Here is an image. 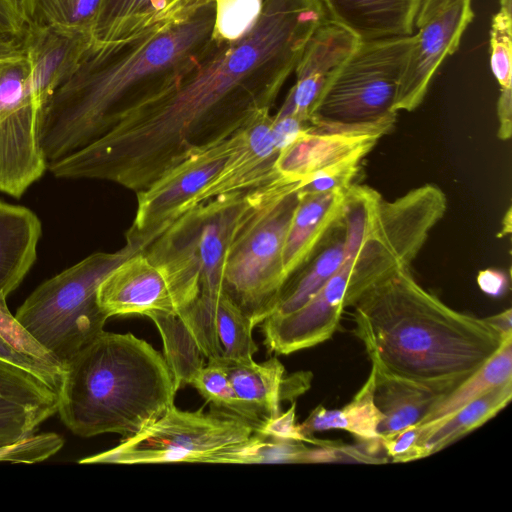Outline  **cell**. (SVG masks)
Segmentation results:
<instances>
[{
  "label": "cell",
  "mask_w": 512,
  "mask_h": 512,
  "mask_svg": "<svg viewBox=\"0 0 512 512\" xmlns=\"http://www.w3.org/2000/svg\"><path fill=\"white\" fill-rule=\"evenodd\" d=\"M254 429L216 409L182 411L173 405L157 421L116 447L86 457L82 464L214 463L227 447L247 440Z\"/></svg>",
  "instance_id": "cell-11"
},
{
  "label": "cell",
  "mask_w": 512,
  "mask_h": 512,
  "mask_svg": "<svg viewBox=\"0 0 512 512\" xmlns=\"http://www.w3.org/2000/svg\"><path fill=\"white\" fill-rule=\"evenodd\" d=\"M472 0H421L415 42L402 74L394 110L413 111L424 100L443 61L457 51L474 19Z\"/></svg>",
  "instance_id": "cell-14"
},
{
  "label": "cell",
  "mask_w": 512,
  "mask_h": 512,
  "mask_svg": "<svg viewBox=\"0 0 512 512\" xmlns=\"http://www.w3.org/2000/svg\"><path fill=\"white\" fill-rule=\"evenodd\" d=\"M173 375L151 344L101 331L64 365L58 413L75 435H136L174 405Z\"/></svg>",
  "instance_id": "cell-4"
},
{
  "label": "cell",
  "mask_w": 512,
  "mask_h": 512,
  "mask_svg": "<svg viewBox=\"0 0 512 512\" xmlns=\"http://www.w3.org/2000/svg\"><path fill=\"white\" fill-rule=\"evenodd\" d=\"M39 114L21 40L0 41V192L20 198L48 170Z\"/></svg>",
  "instance_id": "cell-12"
},
{
  "label": "cell",
  "mask_w": 512,
  "mask_h": 512,
  "mask_svg": "<svg viewBox=\"0 0 512 512\" xmlns=\"http://www.w3.org/2000/svg\"><path fill=\"white\" fill-rule=\"evenodd\" d=\"M374 392L375 373L371 369L366 382L349 403L340 409H327L321 405L316 407L299 424L301 432L313 438L315 432L341 429L352 434L371 453L378 455L382 448L378 427L383 416L375 403Z\"/></svg>",
  "instance_id": "cell-26"
},
{
  "label": "cell",
  "mask_w": 512,
  "mask_h": 512,
  "mask_svg": "<svg viewBox=\"0 0 512 512\" xmlns=\"http://www.w3.org/2000/svg\"><path fill=\"white\" fill-rule=\"evenodd\" d=\"M374 373V400L383 416L378 427L380 436L421 424L446 395L418 384Z\"/></svg>",
  "instance_id": "cell-27"
},
{
  "label": "cell",
  "mask_w": 512,
  "mask_h": 512,
  "mask_svg": "<svg viewBox=\"0 0 512 512\" xmlns=\"http://www.w3.org/2000/svg\"><path fill=\"white\" fill-rule=\"evenodd\" d=\"M503 229L501 234H509L511 232V208L508 209L504 219H503Z\"/></svg>",
  "instance_id": "cell-44"
},
{
  "label": "cell",
  "mask_w": 512,
  "mask_h": 512,
  "mask_svg": "<svg viewBox=\"0 0 512 512\" xmlns=\"http://www.w3.org/2000/svg\"><path fill=\"white\" fill-rule=\"evenodd\" d=\"M138 248L96 252L40 284L16 312L22 327L65 365L92 341L108 319L97 292L104 278Z\"/></svg>",
  "instance_id": "cell-7"
},
{
  "label": "cell",
  "mask_w": 512,
  "mask_h": 512,
  "mask_svg": "<svg viewBox=\"0 0 512 512\" xmlns=\"http://www.w3.org/2000/svg\"><path fill=\"white\" fill-rule=\"evenodd\" d=\"M257 433L283 440L308 442L316 446H321L325 443L324 440L314 437L308 438L301 432L299 424L296 423L295 402L292 403L286 412L267 420Z\"/></svg>",
  "instance_id": "cell-40"
},
{
  "label": "cell",
  "mask_w": 512,
  "mask_h": 512,
  "mask_svg": "<svg viewBox=\"0 0 512 512\" xmlns=\"http://www.w3.org/2000/svg\"><path fill=\"white\" fill-rule=\"evenodd\" d=\"M447 210L440 187L425 184L394 199H376L352 267L346 307L372 286L410 268L434 226Z\"/></svg>",
  "instance_id": "cell-9"
},
{
  "label": "cell",
  "mask_w": 512,
  "mask_h": 512,
  "mask_svg": "<svg viewBox=\"0 0 512 512\" xmlns=\"http://www.w3.org/2000/svg\"><path fill=\"white\" fill-rule=\"evenodd\" d=\"M382 136L378 132L320 130L311 126L280 151L275 170L288 180L301 182L325 167L354 157L364 158Z\"/></svg>",
  "instance_id": "cell-20"
},
{
  "label": "cell",
  "mask_w": 512,
  "mask_h": 512,
  "mask_svg": "<svg viewBox=\"0 0 512 512\" xmlns=\"http://www.w3.org/2000/svg\"><path fill=\"white\" fill-rule=\"evenodd\" d=\"M477 284L485 294L499 298L503 297L509 290V274L497 268H487L479 271L477 275Z\"/></svg>",
  "instance_id": "cell-42"
},
{
  "label": "cell",
  "mask_w": 512,
  "mask_h": 512,
  "mask_svg": "<svg viewBox=\"0 0 512 512\" xmlns=\"http://www.w3.org/2000/svg\"><path fill=\"white\" fill-rule=\"evenodd\" d=\"M41 233L32 210L0 200V297L6 299L32 268Z\"/></svg>",
  "instance_id": "cell-25"
},
{
  "label": "cell",
  "mask_w": 512,
  "mask_h": 512,
  "mask_svg": "<svg viewBox=\"0 0 512 512\" xmlns=\"http://www.w3.org/2000/svg\"><path fill=\"white\" fill-rule=\"evenodd\" d=\"M189 385L211 405L213 409L236 417L258 432L264 425L261 417L237 395L223 367L214 360L200 368Z\"/></svg>",
  "instance_id": "cell-34"
},
{
  "label": "cell",
  "mask_w": 512,
  "mask_h": 512,
  "mask_svg": "<svg viewBox=\"0 0 512 512\" xmlns=\"http://www.w3.org/2000/svg\"><path fill=\"white\" fill-rule=\"evenodd\" d=\"M26 27L19 0H0V41L21 39Z\"/></svg>",
  "instance_id": "cell-41"
},
{
  "label": "cell",
  "mask_w": 512,
  "mask_h": 512,
  "mask_svg": "<svg viewBox=\"0 0 512 512\" xmlns=\"http://www.w3.org/2000/svg\"><path fill=\"white\" fill-rule=\"evenodd\" d=\"M220 364L239 398L266 422L281 413L283 400H293L309 388L311 374L298 372L285 375L283 364L272 357L256 363L246 359H209Z\"/></svg>",
  "instance_id": "cell-21"
},
{
  "label": "cell",
  "mask_w": 512,
  "mask_h": 512,
  "mask_svg": "<svg viewBox=\"0 0 512 512\" xmlns=\"http://www.w3.org/2000/svg\"><path fill=\"white\" fill-rule=\"evenodd\" d=\"M359 42L348 30L329 20L318 27L295 67V84L275 116L292 115L309 123L325 87Z\"/></svg>",
  "instance_id": "cell-16"
},
{
  "label": "cell",
  "mask_w": 512,
  "mask_h": 512,
  "mask_svg": "<svg viewBox=\"0 0 512 512\" xmlns=\"http://www.w3.org/2000/svg\"><path fill=\"white\" fill-rule=\"evenodd\" d=\"M382 448L393 462H410L430 456L423 442V428L413 425L398 432L380 436Z\"/></svg>",
  "instance_id": "cell-38"
},
{
  "label": "cell",
  "mask_w": 512,
  "mask_h": 512,
  "mask_svg": "<svg viewBox=\"0 0 512 512\" xmlns=\"http://www.w3.org/2000/svg\"><path fill=\"white\" fill-rule=\"evenodd\" d=\"M329 21L360 41L410 36L421 0H320Z\"/></svg>",
  "instance_id": "cell-23"
},
{
  "label": "cell",
  "mask_w": 512,
  "mask_h": 512,
  "mask_svg": "<svg viewBox=\"0 0 512 512\" xmlns=\"http://www.w3.org/2000/svg\"><path fill=\"white\" fill-rule=\"evenodd\" d=\"M352 307L355 334L377 374L446 395L511 339L486 318L446 305L409 268L369 288Z\"/></svg>",
  "instance_id": "cell-3"
},
{
  "label": "cell",
  "mask_w": 512,
  "mask_h": 512,
  "mask_svg": "<svg viewBox=\"0 0 512 512\" xmlns=\"http://www.w3.org/2000/svg\"><path fill=\"white\" fill-rule=\"evenodd\" d=\"M0 335L23 353L44 361L63 365L22 327L16 317L9 311L6 299L2 297H0Z\"/></svg>",
  "instance_id": "cell-39"
},
{
  "label": "cell",
  "mask_w": 512,
  "mask_h": 512,
  "mask_svg": "<svg viewBox=\"0 0 512 512\" xmlns=\"http://www.w3.org/2000/svg\"><path fill=\"white\" fill-rule=\"evenodd\" d=\"M327 20L320 0H263L240 37L214 35L179 82L48 170L57 178L107 180L136 193L146 189L186 157L231 136L252 114L271 109Z\"/></svg>",
  "instance_id": "cell-1"
},
{
  "label": "cell",
  "mask_w": 512,
  "mask_h": 512,
  "mask_svg": "<svg viewBox=\"0 0 512 512\" xmlns=\"http://www.w3.org/2000/svg\"><path fill=\"white\" fill-rule=\"evenodd\" d=\"M345 195L346 191L299 195L283 246L287 280L312 258L341 221Z\"/></svg>",
  "instance_id": "cell-22"
},
{
  "label": "cell",
  "mask_w": 512,
  "mask_h": 512,
  "mask_svg": "<svg viewBox=\"0 0 512 512\" xmlns=\"http://www.w3.org/2000/svg\"><path fill=\"white\" fill-rule=\"evenodd\" d=\"M512 398V381L499 385L468 403L450 418L432 428H423V442L434 454L496 416Z\"/></svg>",
  "instance_id": "cell-30"
},
{
  "label": "cell",
  "mask_w": 512,
  "mask_h": 512,
  "mask_svg": "<svg viewBox=\"0 0 512 512\" xmlns=\"http://www.w3.org/2000/svg\"><path fill=\"white\" fill-rule=\"evenodd\" d=\"M58 407L55 389L31 372L0 360V448L33 435Z\"/></svg>",
  "instance_id": "cell-19"
},
{
  "label": "cell",
  "mask_w": 512,
  "mask_h": 512,
  "mask_svg": "<svg viewBox=\"0 0 512 512\" xmlns=\"http://www.w3.org/2000/svg\"><path fill=\"white\" fill-rule=\"evenodd\" d=\"M299 184L279 176L259 187L226 253L223 291L253 327L274 312L287 281L283 246L299 200Z\"/></svg>",
  "instance_id": "cell-5"
},
{
  "label": "cell",
  "mask_w": 512,
  "mask_h": 512,
  "mask_svg": "<svg viewBox=\"0 0 512 512\" xmlns=\"http://www.w3.org/2000/svg\"><path fill=\"white\" fill-rule=\"evenodd\" d=\"M258 189L218 196L191 207L142 251L165 273L179 312L198 297L215 298L223 291L228 247Z\"/></svg>",
  "instance_id": "cell-6"
},
{
  "label": "cell",
  "mask_w": 512,
  "mask_h": 512,
  "mask_svg": "<svg viewBox=\"0 0 512 512\" xmlns=\"http://www.w3.org/2000/svg\"><path fill=\"white\" fill-rule=\"evenodd\" d=\"M21 43L30 64L34 99L41 111L77 70L93 38L88 33L53 26L27 25Z\"/></svg>",
  "instance_id": "cell-18"
},
{
  "label": "cell",
  "mask_w": 512,
  "mask_h": 512,
  "mask_svg": "<svg viewBox=\"0 0 512 512\" xmlns=\"http://www.w3.org/2000/svg\"><path fill=\"white\" fill-rule=\"evenodd\" d=\"M97 299L108 318L179 312L165 273L143 252L133 254L104 278L99 285Z\"/></svg>",
  "instance_id": "cell-17"
},
{
  "label": "cell",
  "mask_w": 512,
  "mask_h": 512,
  "mask_svg": "<svg viewBox=\"0 0 512 512\" xmlns=\"http://www.w3.org/2000/svg\"><path fill=\"white\" fill-rule=\"evenodd\" d=\"M216 21L211 0L126 40L92 43L74 74L41 108L38 134L47 167L179 82L210 48Z\"/></svg>",
  "instance_id": "cell-2"
},
{
  "label": "cell",
  "mask_w": 512,
  "mask_h": 512,
  "mask_svg": "<svg viewBox=\"0 0 512 512\" xmlns=\"http://www.w3.org/2000/svg\"><path fill=\"white\" fill-rule=\"evenodd\" d=\"M149 317L157 326L164 348V358L178 390L189 384L193 375L205 364L194 339L177 314L154 312Z\"/></svg>",
  "instance_id": "cell-32"
},
{
  "label": "cell",
  "mask_w": 512,
  "mask_h": 512,
  "mask_svg": "<svg viewBox=\"0 0 512 512\" xmlns=\"http://www.w3.org/2000/svg\"><path fill=\"white\" fill-rule=\"evenodd\" d=\"M27 25L92 35L102 0H19Z\"/></svg>",
  "instance_id": "cell-33"
},
{
  "label": "cell",
  "mask_w": 512,
  "mask_h": 512,
  "mask_svg": "<svg viewBox=\"0 0 512 512\" xmlns=\"http://www.w3.org/2000/svg\"><path fill=\"white\" fill-rule=\"evenodd\" d=\"M414 42V34L360 41L322 92L310 125L320 130L389 132Z\"/></svg>",
  "instance_id": "cell-8"
},
{
  "label": "cell",
  "mask_w": 512,
  "mask_h": 512,
  "mask_svg": "<svg viewBox=\"0 0 512 512\" xmlns=\"http://www.w3.org/2000/svg\"><path fill=\"white\" fill-rule=\"evenodd\" d=\"M512 381V338L476 372L445 395L419 425L432 428L489 390Z\"/></svg>",
  "instance_id": "cell-29"
},
{
  "label": "cell",
  "mask_w": 512,
  "mask_h": 512,
  "mask_svg": "<svg viewBox=\"0 0 512 512\" xmlns=\"http://www.w3.org/2000/svg\"><path fill=\"white\" fill-rule=\"evenodd\" d=\"M362 160V157H354L314 172L300 182L298 194L346 191L353 185Z\"/></svg>",
  "instance_id": "cell-36"
},
{
  "label": "cell",
  "mask_w": 512,
  "mask_h": 512,
  "mask_svg": "<svg viewBox=\"0 0 512 512\" xmlns=\"http://www.w3.org/2000/svg\"><path fill=\"white\" fill-rule=\"evenodd\" d=\"M312 258L284 284L271 315L292 313L309 301L341 265L345 256L343 219L333 228Z\"/></svg>",
  "instance_id": "cell-28"
},
{
  "label": "cell",
  "mask_w": 512,
  "mask_h": 512,
  "mask_svg": "<svg viewBox=\"0 0 512 512\" xmlns=\"http://www.w3.org/2000/svg\"><path fill=\"white\" fill-rule=\"evenodd\" d=\"M236 131L186 157L137 193L136 215L126 233V243L144 251L194 206L197 197L222 170L235 145Z\"/></svg>",
  "instance_id": "cell-13"
},
{
  "label": "cell",
  "mask_w": 512,
  "mask_h": 512,
  "mask_svg": "<svg viewBox=\"0 0 512 512\" xmlns=\"http://www.w3.org/2000/svg\"><path fill=\"white\" fill-rule=\"evenodd\" d=\"M211 0H102L92 29L94 44L126 40L183 18Z\"/></svg>",
  "instance_id": "cell-24"
},
{
  "label": "cell",
  "mask_w": 512,
  "mask_h": 512,
  "mask_svg": "<svg viewBox=\"0 0 512 512\" xmlns=\"http://www.w3.org/2000/svg\"><path fill=\"white\" fill-rule=\"evenodd\" d=\"M379 193L353 184L346 190L343 211L345 256L335 273L318 292L296 311L270 315L261 323L264 344L271 352L288 355L330 339L346 309L356 251L362 242L371 209Z\"/></svg>",
  "instance_id": "cell-10"
},
{
  "label": "cell",
  "mask_w": 512,
  "mask_h": 512,
  "mask_svg": "<svg viewBox=\"0 0 512 512\" xmlns=\"http://www.w3.org/2000/svg\"><path fill=\"white\" fill-rule=\"evenodd\" d=\"M253 325L239 307L223 291L215 310V330L220 358H251L258 347L253 339Z\"/></svg>",
  "instance_id": "cell-35"
},
{
  "label": "cell",
  "mask_w": 512,
  "mask_h": 512,
  "mask_svg": "<svg viewBox=\"0 0 512 512\" xmlns=\"http://www.w3.org/2000/svg\"><path fill=\"white\" fill-rule=\"evenodd\" d=\"M0 360L21 367L38 378L47 385L55 389L58 393L61 390L64 375V366L56 363L44 361L23 353L15 348L5 338L0 335Z\"/></svg>",
  "instance_id": "cell-37"
},
{
  "label": "cell",
  "mask_w": 512,
  "mask_h": 512,
  "mask_svg": "<svg viewBox=\"0 0 512 512\" xmlns=\"http://www.w3.org/2000/svg\"><path fill=\"white\" fill-rule=\"evenodd\" d=\"M486 319L498 330L501 335L508 339L512 338V310L508 308L498 314L486 317Z\"/></svg>",
  "instance_id": "cell-43"
},
{
  "label": "cell",
  "mask_w": 512,
  "mask_h": 512,
  "mask_svg": "<svg viewBox=\"0 0 512 512\" xmlns=\"http://www.w3.org/2000/svg\"><path fill=\"white\" fill-rule=\"evenodd\" d=\"M216 1H220V0H216Z\"/></svg>",
  "instance_id": "cell-45"
},
{
  "label": "cell",
  "mask_w": 512,
  "mask_h": 512,
  "mask_svg": "<svg viewBox=\"0 0 512 512\" xmlns=\"http://www.w3.org/2000/svg\"><path fill=\"white\" fill-rule=\"evenodd\" d=\"M270 109L252 114L236 131V142L222 170L201 192L195 205L223 195L261 187L280 175L275 170L279 150L272 134Z\"/></svg>",
  "instance_id": "cell-15"
},
{
  "label": "cell",
  "mask_w": 512,
  "mask_h": 512,
  "mask_svg": "<svg viewBox=\"0 0 512 512\" xmlns=\"http://www.w3.org/2000/svg\"><path fill=\"white\" fill-rule=\"evenodd\" d=\"M499 4L490 29V67L500 86L497 135L507 141L512 134V0H500Z\"/></svg>",
  "instance_id": "cell-31"
}]
</instances>
